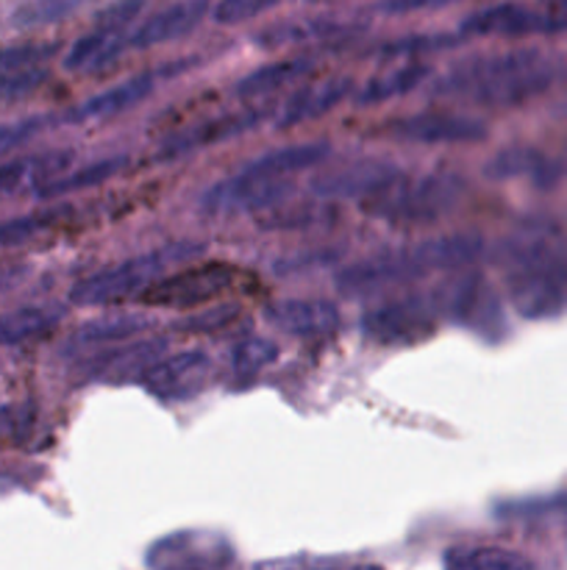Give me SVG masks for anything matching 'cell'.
Wrapping results in <instances>:
<instances>
[{
  "label": "cell",
  "instance_id": "obj_47",
  "mask_svg": "<svg viewBox=\"0 0 567 570\" xmlns=\"http://www.w3.org/2000/svg\"><path fill=\"white\" fill-rule=\"evenodd\" d=\"M6 284H9V278H6V276H0V289H3Z\"/></svg>",
  "mask_w": 567,
  "mask_h": 570
},
{
  "label": "cell",
  "instance_id": "obj_23",
  "mask_svg": "<svg viewBox=\"0 0 567 570\" xmlns=\"http://www.w3.org/2000/svg\"><path fill=\"white\" fill-rule=\"evenodd\" d=\"M561 167L556 165L550 156H545L543 150L528 148V145H515V148H506L500 154H495L493 159L484 165V176L493 178V181H511V178H526L534 187H554L556 178H559Z\"/></svg>",
  "mask_w": 567,
  "mask_h": 570
},
{
  "label": "cell",
  "instance_id": "obj_3",
  "mask_svg": "<svg viewBox=\"0 0 567 570\" xmlns=\"http://www.w3.org/2000/svg\"><path fill=\"white\" fill-rule=\"evenodd\" d=\"M481 250L484 239L470 232L442 234V237L411 243L406 248L378 250V254L342 267L337 273V289L342 295L384 293L389 287L422 282L437 273H461L476 265Z\"/></svg>",
  "mask_w": 567,
  "mask_h": 570
},
{
  "label": "cell",
  "instance_id": "obj_1",
  "mask_svg": "<svg viewBox=\"0 0 567 570\" xmlns=\"http://www.w3.org/2000/svg\"><path fill=\"white\" fill-rule=\"evenodd\" d=\"M506 298L526 321H548L567 306V243L554 223H520L498 248Z\"/></svg>",
  "mask_w": 567,
  "mask_h": 570
},
{
  "label": "cell",
  "instance_id": "obj_35",
  "mask_svg": "<svg viewBox=\"0 0 567 570\" xmlns=\"http://www.w3.org/2000/svg\"><path fill=\"white\" fill-rule=\"evenodd\" d=\"M278 360V348L272 340L245 337L231 348V367L239 379H253Z\"/></svg>",
  "mask_w": 567,
  "mask_h": 570
},
{
  "label": "cell",
  "instance_id": "obj_6",
  "mask_svg": "<svg viewBox=\"0 0 567 570\" xmlns=\"http://www.w3.org/2000/svg\"><path fill=\"white\" fill-rule=\"evenodd\" d=\"M442 312H439L437 289L431 293H406L372 306L361 315V334L376 345H415L437 332Z\"/></svg>",
  "mask_w": 567,
  "mask_h": 570
},
{
  "label": "cell",
  "instance_id": "obj_42",
  "mask_svg": "<svg viewBox=\"0 0 567 570\" xmlns=\"http://www.w3.org/2000/svg\"><path fill=\"white\" fill-rule=\"evenodd\" d=\"M145 11L142 0H122V3L100 6L94 11V28H115V31H128L133 20Z\"/></svg>",
  "mask_w": 567,
  "mask_h": 570
},
{
  "label": "cell",
  "instance_id": "obj_22",
  "mask_svg": "<svg viewBox=\"0 0 567 570\" xmlns=\"http://www.w3.org/2000/svg\"><path fill=\"white\" fill-rule=\"evenodd\" d=\"M209 6L203 0H183V3H170L165 9L153 11L148 20L139 22L137 28L128 37V48H156L161 42H172V39H181L187 33H192L200 26L206 14H209Z\"/></svg>",
  "mask_w": 567,
  "mask_h": 570
},
{
  "label": "cell",
  "instance_id": "obj_45",
  "mask_svg": "<svg viewBox=\"0 0 567 570\" xmlns=\"http://www.w3.org/2000/svg\"><path fill=\"white\" fill-rule=\"evenodd\" d=\"M9 429H11V415H9V410H6V406L0 404V440H3L6 434H9Z\"/></svg>",
  "mask_w": 567,
  "mask_h": 570
},
{
  "label": "cell",
  "instance_id": "obj_25",
  "mask_svg": "<svg viewBox=\"0 0 567 570\" xmlns=\"http://www.w3.org/2000/svg\"><path fill=\"white\" fill-rule=\"evenodd\" d=\"M331 156V145L328 142H295L284 145V148L267 150L242 165L239 170L250 173V176H270V178H292L298 173L311 170V167L322 165Z\"/></svg>",
  "mask_w": 567,
  "mask_h": 570
},
{
  "label": "cell",
  "instance_id": "obj_31",
  "mask_svg": "<svg viewBox=\"0 0 567 570\" xmlns=\"http://www.w3.org/2000/svg\"><path fill=\"white\" fill-rule=\"evenodd\" d=\"M337 220V209L328 200H287L278 209L259 215V228L265 232H306L326 228Z\"/></svg>",
  "mask_w": 567,
  "mask_h": 570
},
{
  "label": "cell",
  "instance_id": "obj_8",
  "mask_svg": "<svg viewBox=\"0 0 567 570\" xmlns=\"http://www.w3.org/2000/svg\"><path fill=\"white\" fill-rule=\"evenodd\" d=\"M292 193L295 178L250 176V173L237 170L233 176L211 184L200 195V212L211 217L265 215V212H272L292 200Z\"/></svg>",
  "mask_w": 567,
  "mask_h": 570
},
{
  "label": "cell",
  "instance_id": "obj_15",
  "mask_svg": "<svg viewBox=\"0 0 567 570\" xmlns=\"http://www.w3.org/2000/svg\"><path fill=\"white\" fill-rule=\"evenodd\" d=\"M404 176L398 165L384 159H359L337 167V170L320 173L311 181V195L320 200H359L365 204L367 198L387 189L395 178Z\"/></svg>",
  "mask_w": 567,
  "mask_h": 570
},
{
  "label": "cell",
  "instance_id": "obj_28",
  "mask_svg": "<svg viewBox=\"0 0 567 570\" xmlns=\"http://www.w3.org/2000/svg\"><path fill=\"white\" fill-rule=\"evenodd\" d=\"M128 165H131V159H128L126 154L103 156V159H94V161H89V165L76 167V170H67L64 176H59L56 181L44 184V187L39 189L33 198L37 200H61V198H67V195L83 193V189H92V187H98V184L109 181V178L120 176Z\"/></svg>",
  "mask_w": 567,
  "mask_h": 570
},
{
  "label": "cell",
  "instance_id": "obj_43",
  "mask_svg": "<svg viewBox=\"0 0 567 570\" xmlns=\"http://www.w3.org/2000/svg\"><path fill=\"white\" fill-rule=\"evenodd\" d=\"M334 259H337V254H331V250H317V254H298V256H292V259L278 262L276 273H281V276H292V273L311 271V265H317V267L331 265Z\"/></svg>",
  "mask_w": 567,
  "mask_h": 570
},
{
  "label": "cell",
  "instance_id": "obj_19",
  "mask_svg": "<svg viewBox=\"0 0 567 570\" xmlns=\"http://www.w3.org/2000/svg\"><path fill=\"white\" fill-rule=\"evenodd\" d=\"M72 161H76V150L67 148L0 161V200L22 193L37 195L44 184L56 181L67 170H72Z\"/></svg>",
  "mask_w": 567,
  "mask_h": 570
},
{
  "label": "cell",
  "instance_id": "obj_13",
  "mask_svg": "<svg viewBox=\"0 0 567 570\" xmlns=\"http://www.w3.org/2000/svg\"><path fill=\"white\" fill-rule=\"evenodd\" d=\"M267 115H270V106H250V109L228 111V115L206 117V120L192 122V126L181 128V131H172L170 137L161 142V148L156 150V161L187 159V156L211 148V145L242 137V134L261 126V122L267 120Z\"/></svg>",
  "mask_w": 567,
  "mask_h": 570
},
{
  "label": "cell",
  "instance_id": "obj_26",
  "mask_svg": "<svg viewBox=\"0 0 567 570\" xmlns=\"http://www.w3.org/2000/svg\"><path fill=\"white\" fill-rule=\"evenodd\" d=\"M128 31H115V28H92L89 33L78 37L64 56V70L70 72H98L103 67L115 65L128 50Z\"/></svg>",
  "mask_w": 567,
  "mask_h": 570
},
{
  "label": "cell",
  "instance_id": "obj_5",
  "mask_svg": "<svg viewBox=\"0 0 567 570\" xmlns=\"http://www.w3.org/2000/svg\"><path fill=\"white\" fill-rule=\"evenodd\" d=\"M200 254H203L200 243H170L161 245V248L145 250V254L122 259L117 265L81 278L70 289V301L76 306H111L128 298H142L156 282L170 276V267L187 265Z\"/></svg>",
  "mask_w": 567,
  "mask_h": 570
},
{
  "label": "cell",
  "instance_id": "obj_32",
  "mask_svg": "<svg viewBox=\"0 0 567 570\" xmlns=\"http://www.w3.org/2000/svg\"><path fill=\"white\" fill-rule=\"evenodd\" d=\"M70 215H72L70 204H53V206H42V209L26 212V215L9 217V220H0V250L20 248V245L31 243V239L53 232V228H59L61 223L70 220Z\"/></svg>",
  "mask_w": 567,
  "mask_h": 570
},
{
  "label": "cell",
  "instance_id": "obj_7",
  "mask_svg": "<svg viewBox=\"0 0 567 570\" xmlns=\"http://www.w3.org/2000/svg\"><path fill=\"white\" fill-rule=\"evenodd\" d=\"M439 312L484 340H498L506 332L500 301L487 278L476 271H461L437 287Z\"/></svg>",
  "mask_w": 567,
  "mask_h": 570
},
{
  "label": "cell",
  "instance_id": "obj_11",
  "mask_svg": "<svg viewBox=\"0 0 567 570\" xmlns=\"http://www.w3.org/2000/svg\"><path fill=\"white\" fill-rule=\"evenodd\" d=\"M237 282V271L226 262H211V265L187 267L156 282L142 295V304L159 306V309H195L209 301L220 298Z\"/></svg>",
  "mask_w": 567,
  "mask_h": 570
},
{
  "label": "cell",
  "instance_id": "obj_24",
  "mask_svg": "<svg viewBox=\"0 0 567 570\" xmlns=\"http://www.w3.org/2000/svg\"><path fill=\"white\" fill-rule=\"evenodd\" d=\"M150 321L148 317L137 315H115V317H98V321L87 323V326H78L70 334V340L64 343L61 354L72 356V360H81L89 356V351L100 348H115V345L126 343L128 337H137V334L148 332Z\"/></svg>",
  "mask_w": 567,
  "mask_h": 570
},
{
  "label": "cell",
  "instance_id": "obj_34",
  "mask_svg": "<svg viewBox=\"0 0 567 570\" xmlns=\"http://www.w3.org/2000/svg\"><path fill=\"white\" fill-rule=\"evenodd\" d=\"M76 0H31V3H20L11 9L9 22L20 31H28V28H42L53 26V22H61L64 17L76 14L78 11Z\"/></svg>",
  "mask_w": 567,
  "mask_h": 570
},
{
  "label": "cell",
  "instance_id": "obj_44",
  "mask_svg": "<svg viewBox=\"0 0 567 570\" xmlns=\"http://www.w3.org/2000/svg\"><path fill=\"white\" fill-rule=\"evenodd\" d=\"M426 9H437V3H422V0H417V3H381L378 6V11H384V14H406V11H426Z\"/></svg>",
  "mask_w": 567,
  "mask_h": 570
},
{
  "label": "cell",
  "instance_id": "obj_30",
  "mask_svg": "<svg viewBox=\"0 0 567 570\" xmlns=\"http://www.w3.org/2000/svg\"><path fill=\"white\" fill-rule=\"evenodd\" d=\"M431 76V65L426 61H406V65H395L389 70L378 72L370 81H365V87L356 92V104L359 106H376L384 100L400 98V95H409L411 89L420 87L426 78Z\"/></svg>",
  "mask_w": 567,
  "mask_h": 570
},
{
  "label": "cell",
  "instance_id": "obj_46",
  "mask_svg": "<svg viewBox=\"0 0 567 570\" xmlns=\"http://www.w3.org/2000/svg\"><path fill=\"white\" fill-rule=\"evenodd\" d=\"M354 570H381V568H376V566H359V568H354Z\"/></svg>",
  "mask_w": 567,
  "mask_h": 570
},
{
  "label": "cell",
  "instance_id": "obj_17",
  "mask_svg": "<svg viewBox=\"0 0 567 570\" xmlns=\"http://www.w3.org/2000/svg\"><path fill=\"white\" fill-rule=\"evenodd\" d=\"M167 354V340L148 337L128 345L98 351V354L83 356L81 373L94 382H133L142 379L150 367Z\"/></svg>",
  "mask_w": 567,
  "mask_h": 570
},
{
  "label": "cell",
  "instance_id": "obj_21",
  "mask_svg": "<svg viewBox=\"0 0 567 570\" xmlns=\"http://www.w3.org/2000/svg\"><path fill=\"white\" fill-rule=\"evenodd\" d=\"M354 92V78L348 76H328L320 81H311L306 87L295 89L284 109L278 111L276 126L278 128H295L300 122L317 120V117L328 115L337 109L348 95Z\"/></svg>",
  "mask_w": 567,
  "mask_h": 570
},
{
  "label": "cell",
  "instance_id": "obj_37",
  "mask_svg": "<svg viewBox=\"0 0 567 570\" xmlns=\"http://www.w3.org/2000/svg\"><path fill=\"white\" fill-rule=\"evenodd\" d=\"M465 37H450V33H409V37L392 39V42L381 45L376 50V56H384V59H400V56H420L431 53V50L442 48H456V42Z\"/></svg>",
  "mask_w": 567,
  "mask_h": 570
},
{
  "label": "cell",
  "instance_id": "obj_12",
  "mask_svg": "<svg viewBox=\"0 0 567 570\" xmlns=\"http://www.w3.org/2000/svg\"><path fill=\"white\" fill-rule=\"evenodd\" d=\"M378 137L411 145H459L481 142L487 126L478 117L450 115V111H417V115L395 117L376 128Z\"/></svg>",
  "mask_w": 567,
  "mask_h": 570
},
{
  "label": "cell",
  "instance_id": "obj_48",
  "mask_svg": "<svg viewBox=\"0 0 567 570\" xmlns=\"http://www.w3.org/2000/svg\"><path fill=\"white\" fill-rule=\"evenodd\" d=\"M565 170H567V154H565Z\"/></svg>",
  "mask_w": 567,
  "mask_h": 570
},
{
  "label": "cell",
  "instance_id": "obj_20",
  "mask_svg": "<svg viewBox=\"0 0 567 570\" xmlns=\"http://www.w3.org/2000/svg\"><path fill=\"white\" fill-rule=\"evenodd\" d=\"M267 323L272 328L292 337H328L339 328V309L328 301L315 298H287L276 301L265 309Z\"/></svg>",
  "mask_w": 567,
  "mask_h": 570
},
{
  "label": "cell",
  "instance_id": "obj_29",
  "mask_svg": "<svg viewBox=\"0 0 567 570\" xmlns=\"http://www.w3.org/2000/svg\"><path fill=\"white\" fill-rule=\"evenodd\" d=\"M64 317L61 306L50 304H33L20 306L0 315V348H11V345L31 343V340L44 337L53 332Z\"/></svg>",
  "mask_w": 567,
  "mask_h": 570
},
{
  "label": "cell",
  "instance_id": "obj_33",
  "mask_svg": "<svg viewBox=\"0 0 567 570\" xmlns=\"http://www.w3.org/2000/svg\"><path fill=\"white\" fill-rule=\"evenodd\" d=\"M442 570H537L528 557L498 546H456L442 557Z\"/></svg>",
  "mask_w": 567,
  "mask_h": 570
},
{
  "label": "cell",
  "instance_id": "obj_10",
  "mask_svg": "<svg viewBox=\"0 0 567 570\" xmlns=\"http://www.w3.org/2000/svg\"><path fill=\"white\" fill-rule=\"evenodd\" d=\"M237 560L233 546L220 532L183 529L156 540L148 549L150 570H228Z\"/></svg>",
  "mask_w": 567,
  "mask_h": 570
},
{
  "label": "cell",
  "instance_id": "obj_39",
  "mask_svg": "<svg viewBox=\"0 0 567 570\" xmlns=\"http://www.w3.org/2000/svg\"><path fill=\"white\" fill-rule=\"evenodd\" d=\"M239 317H242V306L220 304V306H211V309L198 312V315H189L187 321L178 323V332L217 334V332H226V328H231Z\"/></svg>",
  "mask_w": 567,
  "mask_h": 570
},
{
  "label": "cell",
  "instance_id": "obj_40",
  "mask_svg": "<svg viewBox=\"0 0 567 570\" xmlns=\"http://www.w3.org/2000/svg\"><path fill=\"white\" fill-rule=\"evenodd\" d=\"M48 67H31V70L17 72H0V104H11V100H22L31 92H37L44 81H48Z\"/></svg>",
  "mask_w": 567,
  "mask_h": 570
},
{
  "label": "cell",
  "instance_id": "obj_36",
  "mask_svg": "<svg viewBox=\"0 0 567 570\" xmlns=\"http://www.w3.org/2000/svg\"><path fill=\"white\" fill-rule=\"evenodd\" d=\"M59 53V42H20L0 48V72L31 70V67H44Z\"/></svg>",
  "mask_w": 567,
  "mask_h": 570
},
{
  "label": "cell",
  "instance_id": "obj_16",
  "mask_svg": "<svg viewBox=\"0 0 567 570\" xmlns=\"http://www.w3.org/2000/svg\"><path fill=\"white\" fill-rule=\"evenodd\" d=\"M211 382V360L206 351H181L165 356L142 376L148 393L159 401H189Z\"/></svg>",
  "mask_w": 567,
  "mask_h": 570
},
{
  "label": "cell",
  "instance_id": "obj_41",
  "mask_svg": "<svg viewBox=\"0 0 567 570\" xmlns=\"http://www.w3.org/2000/svg\"><path fill=\"white\" fill-rule=\"evenodd\" d=\"M272 9H278L276 0H226L211 9V20L220 26H237V22H248Z\"/></svg>",
  "mask_w": 567,
  "mask_h": 570
},
{
  "label": "cell",
  "instance_id": "obj_14",
  "mask_svg": "<svg viewBox=\"0 0 567 570\" xmlns=\"http://www.w3.org/2000/svg\"><path fill=\"white\" fill-rule=\"evenodd\" d=\"M192 65H198V59H195V56H187V59H178L172 61V65H161L159 70H145V72H137V76L122 78V81L115 83V87L103 89V92L92 95V98H87L83 104H78L76 109H70V115H64L61 120L64 122L109 120V117L122 115V111H131L133 106H139L145 98L153 95L156 83H159L161 78L181 76V72H187Z\"/></svg>",
  "mask_w": 567,
  "mask_h": 570
},
{
  "label": "cell",
  "instance_id": "obj_2",
  "mask_svg": "<svg viewBox=\"0 0 567 570\" xmlns=\"http://www.w3.org/2000/svg\"><path fill=\"white\" fill-rule=\"evenodd\" d=\"M556 76V59L543 50L517 48L456 61L431 83L428 92L431 98L459 100L484 109H515L550 89Z\"/></svg>",
  "mask_w": 567,
  "mask_h": 570
},
{
  "label": "cell",
  "instance_id": "obj_4",
  "mask_svg": "<svg viewBox=\"0 0 567 570\" xmlns=\"http://www.w3.org/2000/svg\"><path fill=\"white\" fill-rule=\"evenodd\" d=\"M465 195V178L454 170H426L417 176H400L378 195L361 204L367 217L387 226H428L459 206Z\"/></svg>",
  "mask_w": 567,
  "mask_h": 570
},
{
  "label": "cell",
  "instance_id": "obj_38",
  "mask_svg": "<svg viewBox=\"0 0 567 570\" xmlns=\"http://www.w3.org/2000/svg\"><path fill=\"white\" fill-rule=\"evenodd\" d=\"M53 122H59V117L31 115V117H17V120L0 122V156H9L11 150L28 145L31 139H37L39 134L48 131Z\"/></svg>",
  "mask_w": 567,
  "mask_h": 570
},
{
  "label": "cell",
  "instance_id": "obj_18",
  "mask_svg": "<svg viewBox=\"0 0 567 570\" xmlns=\"http://www.w3.org/2000/svg\"><path fill=\"white\" fill-rule=\"evenodd\" d=\"M367 31L365 22H348L339 17H306V20H289L267 26L253 33L259 48H292V45H342L361 37Z\"/></svg>",
  "mask_w": 567,
  "mask_h": 570
},
{
  "label": "cell",
  "instance_id": "obj_27",
  "mask_svg": "<svg viewBox=\"0 0 567 570\" xmlns=\"http://www.w3.org/2000/svg\"><path fill=\"white\" fill-rule=\"evenodd\" d=\"M311 67H315V59L311 56H292V59L272 61V65L256 67L248 76L239 78L233 83V95L245 100H259L267 98V95L278 92V89H287L292 83H298L300 78L309 76Z\"/></svg>",
  "mask_w": 567,
  "mask_h": 570
},
{
  "label": "cell",
  "instance_id": "obj_9",
  "mask_svg": "<svg viewBox=\"0 0 567 570\" xmlns=\"http://www.w3.org/2000/svg\"><path fill=\"white\" fill-rule=\"evenodd\" d=\"M567 31L565 3H498L470 11L459 22V37H528V33Z\"/></svg>",
  "mask_w": 567,
  "mask_h": 570
}]
</instances>
